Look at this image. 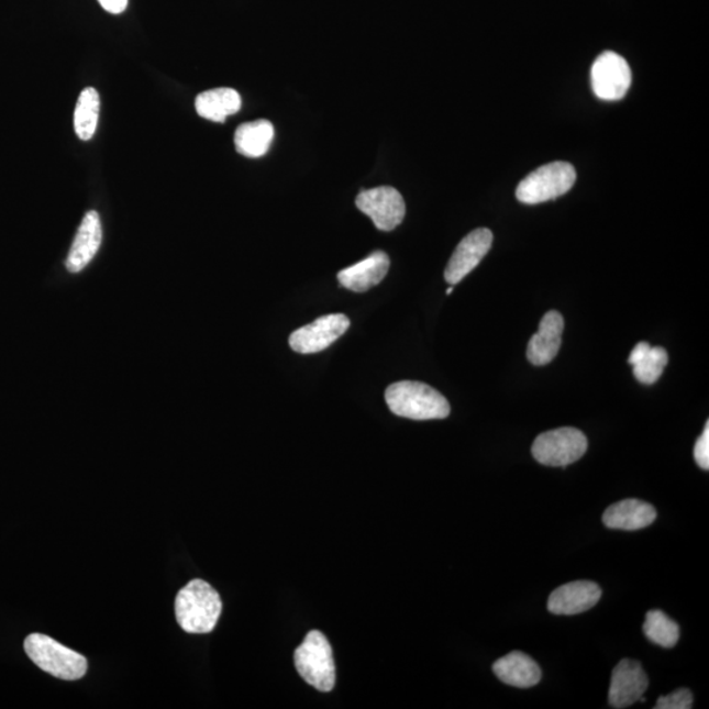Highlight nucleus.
Returning <instances> with one entry per match:
<instances>
[{"label": "nucleus", "instance_id": "obj_8", "mask_svg": "<svg viewBox=\"0 0 709 709\" xmlns=\"http://www.w3.org/2000/svg\"><path fill=\"white\" fill-rule=\"evenodd\" d=\"M631 84V67L619 54L605 52L592 64L591 86L599 99L621 100L630 90Z\"/></svg>", "mask_w": 709, "mask_h": 709}, {"label": "nucleus", "instance_id": "obj_24", "mask_svg": "<svg viewBox=\"0 0 709 709\" xmlns=\"http://www.w3.org/2000/svg\"><path fill=\"white\" fill-rule=\"evenodd\" d=\"M694 457L701 469H709V422L706 423L704 434H701L697 444H695Z\"/></svg>", "mask_w": 709, "mask_h": 709}, {"label": "nucleus", "instance_id": "obj_6", "mask_svg": "<svg viewBox=\"0 0 709 709\" xmlns=\"http://www.w3.org/2000/svg\"><path fill=\"white\" fill-rule=\"evenodd\" d=\"M587 445L583 431L562 428L539 435L532 444V456L546 467H567L586 454Z\"/></svg>", "mask_w": 709, "mask_h": 709}, {"label": "nucleus", "instance_id": "obj_11", "mask_svg": "<svg viewBox=\"0 0 709 709\" xmlns=\"http://www.w3.org/2000/svg\"><path fill=\"white\" fill-rule=\"evenodd\" d=\"M650 686L640 662L620 661L613 668L609 690V704L612 708L623 709L636 704Z\"/></svg>", "mask_w": 709, "mask_h": 709}, {"label": "nucleus", "instance_id": "obj_1", "mask_svg": "<svg viewBox=\"0 0 709 709\" xmlns=\"http://www.w3.org/2000/svg\"><path fill=\"white\" fill-rule=\"evenodd\" d=\"M385 401L391 413L413 421L444 420L451 413L447 398L420 381L391 384L385 390Z\"/></svg>", "mask_w": 709, "mask_h": 709}, {"label": "nucleus", "instance_id": "obj_10", "mask_svg": "<svg viewBox=\"0 0 709 709\" xmlns=\"http://www.w3.org/2000/svg\"><path fill=\"white\" fill-rule=\"evenodd\" d=\"M492 245V233L489 229L479 228L469 233L458 243L455 253L452 254L447 267H445L444 278L451 286H456L465 276L469 275Z\"/></svg>", "mask_w": 709, "mask_h": 709}, {"label": "nucleus", "instance_id": "obj_13", "mask_svg": "<svg viewBox=\"0 0 709 709\" xmlns=\"http://www.w3.org/2000/svg\"><path fill=\"white\" fill-rule=\"evenodd\" d=\"M564 317L551 310L540 322L539 331L533 334L527 347V357L533 366H546L558 354L562 347Z\"/></svg>", "mask_w": 709, "mask_h": 709}, {"label": "nucleus", "instance_id": "obj_19", "mask_svg": "<svg viewBox=\"0 0 709 709\" xmlns=\"http://www.w3.org/2000/svg\"><path fill=\"white\" fill-rule=\"evenodd\" d=\"M275 136V128L268 120H256L236 128V152L247 158H259L268 152Z\"/></svg>", "mask_w": 709, "mask_h": 709}, {"label": "nucleus", "instance_id": "obj_7", "mask_svg": "<svg viewBox=\"0 0 709 709\" xmlns=\"http://www.w3.org/2000/svg\"><path fill=\"white\" fill-rule=\"evenodd\" d=\"M356 207L383 232L395 231L407 213L402 195L394 187H377L362 191L357 195Z\"/></svg>", "mask_w": 709, "mask_h": 709}, {"label": "nucleus", "instance_id": "obj_20", "mask_svg": "<svg viewBox=\"0 0 709 709\" xmlns=\"http://www.w3.org/2000/svg\"><path fill=\"white\" fill-rule=\"evenodd\" d=\"M100 111V98L97 90L87 87L79 95L74 112V130L82 141H90L97 132Z\"/></svg>", "mask_w": 709, "mask_h": 709}, {"label": "nucleus", "instance_id": "obj_2", "mask_svg": "<svg viewBox=\"0 0 709 709\" xmlns=\"http://www.w3.org/2000/svg\"><path fill=\"white\" fill-rule=\"evenodd\" d=\"M222 612L219 592L202 579H193L175 599L178 624L187 633H211Z\"/></svg>", "mask_w": 709, "mask_h": 709}, {"label": "nucleus", "instance_id": "obj_18", "mask_svg": "<svg viewBox=\"0 0 709 709\" xmlns=\"http://www.w3.org/2000/svg\"><path fill=\"white\" fill-rule=\"evenodd\" d=\"M241 95L228 87L201 92L195 100L199 117L214 123H224L229 117L241 110Z\"/></svg>", "mask_w": 709, "mask_h": 709}, {"label": "nucleus", "instance_id": "obj_16", "mask_svg": "<svg viewBox=\"0 0 709 709\" xmlns=\"http://www.w3.org/2000/svg\"><path fill=\"white\" fill-rule=\"evenodd\" d=\"M657 518L652 505L640 499H624L605 511L603 523L612 530L638 531L651 525Z\"/></svg>", "mask_w": 709, "mask_h": 709}, {"label": "nucleus", "instance_id": "obj_3", "mask_svg": "<svg viewBox=\"0 0 709 709\" xmlns=\"http://www.w3.org/2000/svg\"><path fill=\"white\" fill-rule=\"evenodd\" d=\"M24 651L33 664L58 679L78 680L87 673V660L45 634L32 633Z\"/></svg>", "mask_w": 709, "mask_h": 709}, {"label": "nucleus", "instance_id": "obj_15", "mask_svg": "<svg viewBox=\"0 0 709 709\" xmlns=\"http://www.w3.org/2000/svg\"><path fill=\"white\" fill-rule=\"evenodd\" d=\"M101 240H103V231H101L98 212L86 213L76 240L73 242L70 253L67 255L66 268L73 274L82 272L99 252Z\"/></svg>", "mask_w": 709, "mask_h": 709}, {"label": "nucleus", "instance_id": "obj_27", "mask_svg": "<svg viewBox=\"0 0 709 709\" xmlns=\"http://www.w3.org/2000/svg\"><path fill=\"white\" fill-rule=\"evenodd\" d=\"M452 292H454V287L447 289V295H451Z\"/></svg>", "mask_w": 709, "mask_h": 709}, {"label": "nucleus", "instance_id": "obj_23", "mask_svg": "<svg viewBox=\"0 0 709 709\" xmlns=\"http://www.w3.org/2000/svg\"><path fill=\"white\" fill-rule=\"evenodd\" d=\"M694 705V695L688 688H679V690L661 697L654 709H690Z\"/></svg>", "mask_w": 709, "mask_h": 709}, {"label": "nucleus", "instance_id": "obj_25", "mask_svg": "<svg viewBox=\"0 0 709 709\" xmlns=\"http://www.w3.org/2000/svg\"><path fill=\"white\" fill-rule=\"evenodd\" d=\"M98 2L107 12L113 13V15L123 13L128 7V0H98Z\"/></svg>", "mask_w": 709, "mask_h": 709}, {"label": "nucleus", "instance_id": "obj_17", "mask_svg": "<svg viewBox=\"0 0 709 709\" xmlns=\"http://www.w3.org/2000/svg\"><path fill=\"white\" fill-rule=\"evenodd\" d=\"M492 672L503 684L518 688L536 686L542 679V671L536 662L519 651L497 660L492 665Z\"/></svg>", "mask_w": 709, "mask_h": 709}, {"label": "nucleus", "instance_id": "obj_21", "mask_svg": "<svg viewBox=\"0 0 709 709\" xmlns=\"http://www.w3.org/2000/svg\"><path fill=\"white\" fill-rule=\"evenodd\" d=\"M643 630L645 636L652 643L666 647V650L677 645L680 636L679 625L660 610H652L646 613Z\"/></svg>", "mask_w": 709, "mask_h": 709}, {"label": "nucleus", "instance_id": "obj_14", "mask_svg": "<svg viewBox=\"0 0 709 709\" xmlns=\"http://www.w3.org/2000/svg\"><path fill=\"white\" fill-rule=\"evenodd\" d=\"M389 267V256L384 252H375L356 265L342 269L337 274V280L342 287L353 292H367L384 280Z\"/></svg>", "mask_w": 709, "mask_h": 709}, {"label": "nucleus", "instance_id": "obj_4", "mask_svg": "<svg viewBox=\"0 0 709 709\" xmlns=\"http://www.w3.org/2000/svg\"><path fill=\"white\" fill-rule=\"evenodd\" d=\"M295 666L308 685L321 693L335 687L336 674L333 650L325 634L320 631L308 633L295 652Z\"/></svg>", "mask_w": 709, "mask_h": 709}, {"label": "nucleus", "instance_id": "obj_22", "mask_svg": "<svg viewBox=\"0 0 709 709\" xmlns=\"http://www.w3.org/2000/svg\"><path fill=\"white\" fill-rule=\"evenodd\" d=\"M668 356L665 348L652 347L643 359L633 366V374L640 383L652 385L658 380L667 366Z\"/></svg>", "mask_w": 709, "mask_h": 709}, {"label": "nucleus", "instance_id": "obj_5", "mask_svg": "<svg viewBox=\"0 0 709 709\" xmlns=\"http://www.w3.org/2000/svg\"><path fill=\"white\" fill-rule=\"evenodd\" d=\"M577 174L567 162H552L531 173L520 181L517 199L523 204H542L555 200L570 191L576 184Z\"/></svg>", "mask_w": 709, "mask_h": 709}, {"label": "nucleus", "instance_id": "obj_12", "mask_svg": "<svg viewBox=\"0 0 709 709\" xmlns=\"http://www.w3.org/2000/svg\"><path fill=\"white\" fill-rule=\"evenodd\" d=\"M602 589L592 580H576L557 587L549 599V610L555 614H577L589 611L599 602Z\"/></svg>", "mask_w": 709, "mask_h": 709}, {"label": "nucleus", "instance_id": "obj_9", "mask_svg": "<svg viewBox=\"0 0 709 709\" xmlns=\"http://www.w3.org/2000/svg\"><path fill=\"white\" fill-rule=\"evenodd\" d=\"M350 328L348 317L329 314L320 317L309 325L293 331L289 336V346L299 354H317L326 350Z\"/></svg>", "mask_w": 709, "mask_h": 709}, {"label": "nucleus", "instance_id": "obj_26", "mask_svg": "<svg viewBox=\"0 0 709 709\" xmlns=\"http://www.w3.org/2000/svg\"><path fill=\"white\" fill-rule=\"evenodd\" d=\"M652 348L650 343L646 342H640L638 343V346L632 350V353L630 357H628V363L631 364L633 367L634 364H638L643 357L650 353V350Z\"/></svg>", "mask_w": 709, "mask_h": 709}]
</instances>
